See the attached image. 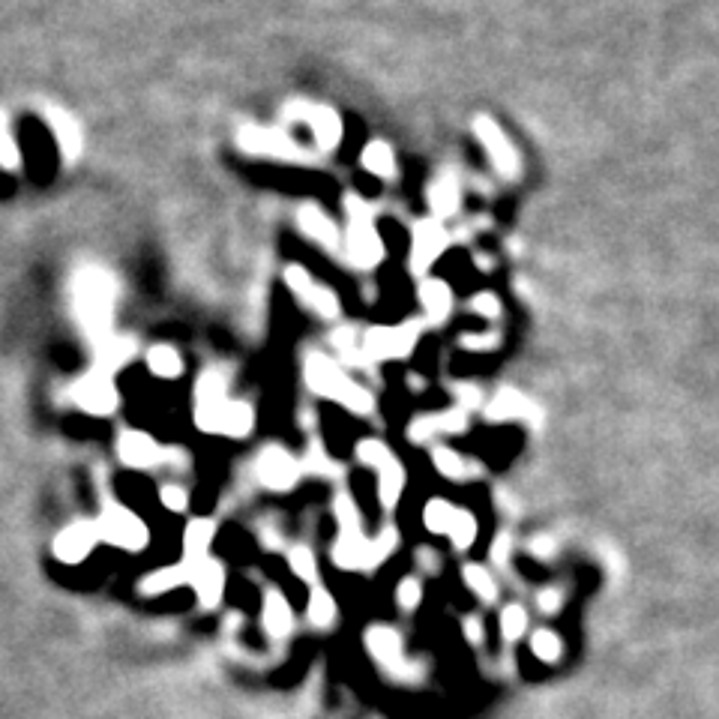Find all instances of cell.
Instances as JSON below:
<instances>
[{
  "label": "cell",
  "instance_id": "3",
  "mask_svg": "<svg viewBox=\"0 0 719 719\" xmlns=\"http://www.w3.org/2000/svg\"><path fill=\"white\" fill-rule=\"evenodd\" d=\"M303 375H306V387L327 399V402H339L345 411L357 414V417H372L375 414V396L360 384L354 381L339 360L321 354V351H312L306 354V363H303Z\"/></svg>",
  "mask_w": 719,
  "mask_h": 719
},
{
  "label": "cell",
  "instance_id": "40",
  "mask_svg": "<svg viewBox=\"0 0 719 719\" xmlns=\"http://www.w3.org/2000/svg\"><path fill=\"white\" fill-rule=\"evenodd\" d=\"M561 639L552 633V630H537L534 633V639H531V651H534V657L537 660H543V663H558L561 660Z\"/></svg>",
  "mask_w": 719,
  "mask_h": 719
},
{
  "label": "cell",
  "instance_id": "7",
  "mask_svg": "<svg viewBox=\"0 0 719 719\" xmlns=\"http://www.w3.org/2000/svg\"><path fill=\"white\" fill-rule=\"evenodd\" d=\"M282 120L285 123H303L312 132L315 147L321 153H333L342 144V117L330 105L309 102V99H291L282 108Z\"/></svg>",
  "mask_w": 719,
  "mask_h": 719
},
{
  "label": "cell",
  "instance_id": "34",
  "mask_svg": "<svg viewBox=\"0 0 719 719\" xmlns=\"http://www.w3.org/2000/svg\"><path fill=\"white\" fill-rule=\"evenodd\" d=\"M465 585L483 600V603H495L498 600V585L489 576V570H483L480 564H468L465 567Z\"/></svg>",
  "mask_w": 719,
  "mask_h": 719
},
{
  "label": "cell",
  "instance_id": "10",
  "mask_svg": "<svg viewBox=\"0 0 719 719\" xmlns=\"http://www.w3.org/2000/svg\"><path fill=\"white\" fill-rule=\"evenodd\" d=\"M96 528H99V537L123 552H141L147 543H150V531L147 525L132 513L126 510L123 504H114L108 501L96 519Z\"/></svg>",
  "mask_w": 719,
  "mask_h": 719
},
{
  "label": "cell",
  "instance_id": "23",
  "mask_svg": "<svg viewBox=\"0 0 719 719\" xmlns=\"http://www.w3.org/2000/svg\"><path fill=\"white\" fill-rule=\"evenodd\" d=\"M135 354H138V345H135V339L126 336V333H111V336H105L102 342L93 345L96 369L111 372V375H117L120 369H126V366L135 360Z\"/></svg>",
  "mask_w": 719,
  "mask_h": 719
},
{
  "label": "cell",
  "instance_id": "13",
  "mask_svg": "<svg viewBox=\"0 0 719 719\" xmlns=\"http://www.w3.org/2000/svg\"><path fill=\"white\" fill-rule=\"evenodd\" d=\"M471 126H474V135H477V141L483 144V150H486L492 168H495L504 180H516V177H519V168H522V159H519L516 147L510 144L507 132H504L489 114H477Z\"/></svg>",
  "mask_w": 719,
  "mask_h": 719
},
{
  "label": "cell",
  "instance_id": "32",
  "mask_svg": "<svg viewBox=\"0 0 719 719\" xmlns=\"http://www.w3.org/2000/svg\"><path fill=\"white\" fill-rule=\"evenodd\" d=\"M456 507L447 498H432L423 510V522L429 534H450L453 522H456Z\"/></svg>",
  "mask_w": 719,
  "mask_h": 719
},
{
  "label": "cell",
  "instance_id": "11",
  "mask_svg": "<svg viewBox=\"0 0 719 719\" xmlns=\"http://www.w3.org/2000/svg\"><path fill=\"white\" fill-rule=\"evenodd\" d=\"M453 234L447 231V225L435 216L414 222L411 231V255H408V267L414 276H426L432 270V264L447 252Z\"/></svg>",
  "mask_w": 719,
  "mask_h": 719
},
{
  "label": "cell",
  "instance_id": "33",
  "mask_svg": "<svg viewBox=\"0 0 719 719\" xmlns=\"http://www.w3.org/2000/svg\"><path fill=\"white\" fill-rule=\"evenodd\" d=\"M354 459H357L360 465L378 471V468H384L387 462H393L396 453H393L384 441H378V438H363V441L354 447Z\"/></svg>",
  "mask_w": 719,
  "mask_h": 719
},
{
  "label": "cell",
  "instance_id": "19",
  "mask_svg": "<svg viewBox=\"0 0 719 719\" xmlns=\"http://www.w3.org/2000/svg\"><path fill=\"white\" fill-rule=\"evenodd\" d=\"M42 117H45V123H48L54 141H57L60 156H63L66 162H75V159L81 156V150H84V135H81L78 120H75L66 108H60V105H45V108H42Z\"/></svg>",
  "mask_w": 719,
  "mask_h": 719
},
{
  "label": "cell",
  "instance_id": "41",
  "mask_svg": "<svg viewBox=\"0 0 719 719\" xmlns=\"http://www.w3.org/2000/svg\"><path fill=\"white\" fill-rule=\"evenodd\" d=\"M288 564H291L294 576H300L303 582H315L318 564H315L312 549H306V546H294V549L288 552Z\"/></svg>",
  "mask_w": 719,
  "mask_h": 719
},
{
  "label": "cell",
  "instance_id": "36",
  "mask_svg": "<svg viewBox=\"0 0 719 719\" xmlns=\"http://www.w3.org/2000/svg\"><path fill=\"white\" fill-rule=\"evenodd\" d=\"M306 309H312L315 315H321V318H327V321H333V318H339V312H342V303H339V297H336V291H330L327 285H315V291H312V297L306 300Z\"/></svg>",
  "mask_w": 719,
  "mask_h": 719
},
{
  "label": "cell",
  "instance_id": "42",
  "mask_svg": "<svg viewBox=\"0 0 719 719\" xmlns=\"http://www.w3.org/2000/svg\"><path fill=\"white\" fill-rule=\"evenodd\" d=\"M525 630H528V615H525V609H522V606H507V609L501 612V636L510 639V642H516Z\"/></svg>",
  "mask_w": 719,
  "mask_h": 719
},
{
  "label": "cell",
  "instance_id": "6",
  "mask_svg": "<svg viewBox=\"0 0 719 719\" xmlns=\"http://www.w3.org/2000/svg\"><path fill=\"white\" fill-rule=\"evenodd\" d=\"M396 543H399L396 528H384L381 537L375 540H366L363 534H339L330 555L333 564H339L342 570H375L393 555Z\"/></svg>",
  "mask_w": 719,
  "mask_h": 719
},
{
  "label": "cell",
  "instance_id": "28",
  "mask_svg": "<svg viewBox=\"0 0 719 719\" xmlns=\"http://www.w3.org/2000/svg\"><path fill=\"white\" fill-rule=\"evenodd\" d=\"M375 474H378V501H381V507L393 510V507L399 504L402 492H405V471H402L399 459L387 462V465L378 468Z\"/></svg>",
  "mask_w": 719,
  "mask_h": 719
},
{
  "label": "cell",
  "instance_id": "51",
  "mask_svg": "<svg viewBox=\"0 0 719 719\" xmlns=\"http://www.w3.org/2000/svg\"><path fill=\"white\" fill-rule=\"evenodd\" d=\"M492 558H495V564H507V561H510V537H498V540H495Z\"/></svg>",
  "mask_w": 719,
  "mask_h": 719
},
{
  "label": "cell",
  "instance_id": "15",
  "mask_svg": "<svg viewBox=\"0 0 719 719\" xmlns=\"http://www.w3.org/2000/svg\"><path fill=\"white\" fill-rule=\"evenodd\" d=\"M117 456L123 465L135 468V471H144V468H156V465H165L171 450L159 447V441L147 432H138V429H126L120 432L117 438Z\"/></svg>",
  "mask_w": 719,
  "mask_h": 719
},
{
  "label": "cell",
  "instance_id": "52",
  "mask_svg": "<svg viewBox=\"0 0 719 719\" xmlns=\"http://www.w3.org/2000/svg\"><path fill=\"white\" fill-rule=\"evenodd\" d=\"M540 609H543L546 615L558 612V609H561V594H558V591H543V594H540Z\"/></svg>",
  "mask_w": 719,
  "mask_h": 719
},
{
  "label": "cell",
  "instance_id": "2",
  "mask_svg": "<svg viewBox=\"0 0 719 719\" xmlns=\"http://www.w3.org/2000/svg\"><path fill=\"white\" fill-rule=\"evenodd\" d=\"M117 279L99 264H84L72 276V315L90 345L114 333Z\"/></svg>",
  "mask_w": 719,
  "mask_h": 719
},
{
  "label": "cell",
  "instance_id": "18",
  "mask_svg": "<svg viewBox=\"0 0 719 719\" xmlns=\"http://www.w3.org/2000/svg\"><path fill=\"white\" fill-rule=\"evenodd\" d=\"M468 429V411H462L459 405L447 408V411H438V414H423L417 417L411 426H408V438L414 444H426L432 438H441V435H459Z\"/></svg>",
  "mask_w": 719,
  "mask_h": 719
},
{
  "label": "cell",
  "instance_id": "25",
  "mask_svg": "<svg viewBox=\"0 0 719 719\" xmlns=\"http://www.w3.org/2000/svg\"><path fill=\"white\" fill-rule=\"evenodd\" d=\"M366 648L372 651V657L384 669H399L402 666V639H399V633H393L387 627H375L366 636Z\"/></svg>",
  "mask_w": 719,
  "mask_h": 719
},
{
  "label": "cell",
  "instance_id": "26",
  "mask_svg": "<svg viewBox=\"0 0 719 719\" xmlns=\"http://www.w3.org/2000/svg\"><path fill=\"white\" fill-rule=\"evenodd\" d=\"M144 363L150 369V375L162 378V381H174L183 375V354L174 345H150L144 351Z\"/></svg>",
  "mask_w": 719,
  "mask_h": 719
},
{
  "label": "cell",
  "instance_id": "45",
  "mask_svg": "<svg viewBox=\"0 0 719 719\" xmlns=\"http://www.w3.org/2000/svg\"><path fill=\"white\" fill-rule=\"evenodd\" d=\"M459 345L465 351H495L501 345V333L498 330H486V333H465L459 339Z\"/></svg>",
  "mask_w": 719,
  "mask_h": 719
},
{
  "label": "cell",
  "instance_id": "49",
  "mask_svg": "<svg viewBox=\"0 0 719 719\" xmlns=\"http://www.w3.org/2000/svg\"><path fill=\"white\" fill-rule=\"evenodd\" d=\"M303 468H306V471H312V474H327V477L339 474V465H333L321 447H309V459L303 462Z\"/></svg>",
  "mask_w": 719,
  "mask_h": 719
},
{
  "label": "cell",
  "instance_id": "31",
  "mask_svg": "<svg viewBox=\"0 0 719 719\" xmlns=\"http://www.w3.org/2000/svg\"><path fill=\"white\" fill-rule=\"evenodd\" d=\"M180 585H189V564H177V567H162L150 576H144L141 591L144 594H165L174 591Z\"/></svg>",
  "mask_w": 719,
  "mask_h": 719
},
{
  "label": "cell",
  "instance_id": "8",
  "mask_svg": "<svg viewBox=\"0 0 719 719\" xmlns=\"http://www.w3.org/2000/svg\"><path fill=\"white\" fill-rule=\"evenodd\" d=\"M423 336L420 321H405L399 327H369L363 333V354L372 363L384 360H408Z\"/></svg>",
  "mask_w": 719,
  "mask_h": 719
},
{
  "label": "cell",
  "instance_id": "14",
  "mask_svg": "<svg viewBox=\"0 0 719 719\" xmlns=\"http://www.w3.org/2000/svg\"><path fill=\"white\" fill-rule=\"evenodd\" d=\"M297 225H300V231H303L315 246H321L324 252H330V255L345 252V231L336 225V219H333L324 207H318V204H300V210H297Z\"/></svg>",
  "mask_w": 719,
  "mask_h": 719
},
{
  "label": "cell",
  "instance_id": "29",
  "mask_svg": "<svg viewBox=\"0 0 719 719\" xmlns=\"http://www.w3.org/2000/svg\"><path fill=\"white\" fill-rule=\"evenodd\" d=\"M291 609H288V600L279 594V591H270L267 600H264V630L273 636V639H285L291 633Z\"/></svg>",
  "mask_w": 719,
  "mask_h": 719
},
{
  "label": "cell",
  "instance_id": "38",
  "mask_svg": "<svg viewBox=\"0 0 719 719\" xmlns=\"http://www.w3.org/2000/svg\"><path fill=\"white\" fill-rule=\"evenodd\" d=\"M333 516L339 522V534H360V510L351 495H339L333 501Z\"/></svg>",
  "mask_w": 719,
  "mask_h": 719
},
{
  "label": "cell",
  "instance_id": "12",
  "mask_svg": "<svg viewBox=\"0 0 719 719\" xmlns=\"http://www.w3.org/2000/svg\"><path fill=\"white\" fill-rule=\"evenodd\" d=\"M303 471V462L276 444L264 447L255 459V480L270 492H291L303 480Z\"/></svg>",
  "mask_w": 719,
  "mask_h": 719
},
{
  "label": "cell",
  "instance_id": "39",
  "mask_svg": "<svg viewBox=\"0 0 719 719\" xmlns=\"http://www.w3.org/2000/svg\"><path fill=\"white\" fill-rule=\"evenodd\" d=\"M333 618H336V603L330 600V594L324 588H315L312 600H309V621L315 627H330Z\"/></svg>",
  "mask_w": 719,
  "mask_h": 719
},
{
  "label": "cell",
  "instance_id": "17",
  "mask_svg": "<svg viewBox=\"0 0 719 719\" xmlns=\"http://www.w3.org/2000/svg\"><path fill=\"white\" fill-rule=\"evenodd\" d=\"M99 528L96 522H72L54 537V558L63 564H81L99 543Z\"/></svg>",
  "mask_w": 719,
  "mask_h": 719
},
{
  "label": "cell",
  "instance_id": "5",
  "mask_svg": "<svg viewBox=\"0 0 719 719\" xmlns=\"http://www.w3.org/2000/svg\"><path fill=\"white\" fill-rule=\"evenodd\" d=\"M237 147L249 156H264V159H279V162H309V159H315V153L306 150L300 141H294L282 126L243 123L237 129Z\"/></svg>",
  "mask_w": 719,
  "mask_h": 719
},
{
  "label": "cell",
  "instance_id": "22",
  "mask_svg": "<svg viewBox=\"0 0 719 719\" xmlns=\"http://www.w3.org/2000/svg\"><path fill=\"white\" fill-rule=\"evenodd\" d=\"M417 297H420V306H423V312H426V324H432V327H441V324L450 318L453 306H456L453 288H450L444 279H438V276L423 279Z\"/></svg>",
  "mask_w": 719,
  "mask_h": 719
},
{
  "label": "cell",
  "instance_id": "46",
  "mask_svg": "<svg viewBox=\"0 0 719 719\" xmlns=\"http://www.w3.org/2000/svg\"><path fill=\"white\" fill-rule=\"evenodd\" d=\"M0 162H3V168L12 174V171H18V162H21V156H18V147H15V135H12V129H9V120L3 117V144H0Z\"/></svg>",
  "mask_w": 719,
  "mask_h": 719
},
{
  "label": "cell",
  "instance_id": "1",
  "mask_svg": "<svg viewBox=\"0 0 719 719\" xmlns=\"http://www.w3.org/2000/svg\"><path fill=\"white\" fill-rule=\"evenodd\" d=\"M195 426L204 435L246 438L255 429V408L243 399L228 396V372L207 369L195 381Z\"/></svg>",
  "mask_w": 719,
  "mask_h": 719
},
{
  "label": "cell",
  "instance_id": "30",
  "mask_svg": "<svg viewBox=\"0 0 719 719\" xmlns=\"http://www.w3.org/2000/svg\"><path fill=\"white\" fill-rule=\"evenodd\" d=\"M432 462L438 468V474H444L447 480H456V483H468V477L477 471L474 465L465 462V456H459L456 450L444 447V444H435L432 447Z\"/></svg>",
  "mask_w": 719,
  "mask_h": 719
},
{
  "label": "cell",
  "instance_id": "50",
  "mask_svg": "<svg viewBox=\"0 0 719 719\" xmlns=\"http://www.w3.org/2000/svg\"><path fill=\"white\" fill-rule=\"evenodd\" d=\"M465 636H468V642H471V645H480V642H483V636H486V630H483V621H480V618H465Z\"/></svg>",
  "mask_w": 719,
  "mask_h": 719
},
{
  "label": "cell",
  "instance_id": "47",
  "mask_svg": "<svg viewBox=\"0 0 719 719\" xmlns=\"http://www.w3.org/2000/svg\"><path fill=\"white\" fill-rule=\"evenodd\" d=\"M396 600H399V609L414 612V609L420 606V600H423V588H420V582H417V579H405V582H399V588H396Z\"/></svg>",
  "mask_w": 719,
  "mask_h": 719
},
{
  "label": "cell",
  "instance_id": "21",
  "mask_svg": "<svg viewBox=\"0 0 719 719\" xmlns=\"http://www.w3.org/2000/svg\"><path fill=\"white\" fill-rule=\"evenodd\" d=\"M186 564V561H183ZM189 585L195 588L201 606L213 609L219 600H222V591H225V570L219 561L213 558H204L198 564H189Z\"/></svg>",
  "mask_w": 719,
  "mask_h": 719
},
{
  "label": "cell",
  "instance_id": "43",
  "mask_svg": "<svg viewBox=\"0 0 719 719\" xmlns=\"http://www.w3.org/2000/svg\"><path fill=\"white\" fill-rule=\"evenodd\" d=\"M468 309H471L474 315H483V318H489V321H498L501 312H504V303H501L498 294H492V291H480L477 297H471Z\"/></svg>",
  "mask_w": 719,
  "mask_h": 719
},
{
  "label": "cell",
  "instance_id": "35",
  "mask_svg": "<svg viewBox=\"0 0 719 719\" xmlns=\"http://www.w3.org/2000/svg\"><path fill=\"white\" fill-rule=\"evenodd\" d=\"M282 279H285V285L291 288V294L306 306V300L312 297V291H315V279H312V273L306 270V267H300V264H288L285 267V273H282Z\"/></svg>",
  "mask_w": 719,
  "mask_h": 719
},
{
  "label": "cell",
  "instance_id": "48",
  "mask_svg": "<svg viewBox=\"0 0 719 719\" xmlns=\"http://www.w3.org/2000/svg\"><path fill=\"white\" fill-rule=\"evenodd\" d=\"M159 501H162V507H165V510H171V513H183V510H186V504H189V495H186V489H183V486H177V483H168V486H162V489H159Z\"/></svg>",
  "mask_w": 719,
  "mask_h": 719
},
{
  "label": "cell",
  "instance_id": "4",
  "mask_svg": "<svg viewBox=\"0 0 719 719\" xmlns=\"http://www.w3.org/2000/svg\"><path fill=\"white\" fill-rule=\"evenodd\" d=\"M345 258L354 270H375L387 258V246L375 228V207L360 195L345 198Z\"/></svg>",
  "mask_w": 719,
  "mask_h": 719
},
{
  "label": "cell",
  "instance_id": "9",
  "mask_svg": "<svg viewBox=\"0 0 719 719\" xmlns=\"http://www.w3.org/2000/svg\"><path fill=\"white\" fill-rule=\"evenodd\" d=\"M69 396H72L75 408L90 417H111L120 408V390L114 384V375L102 372L96 366L90 372H84L81 378H75Z\"/></svg>",
  "mask_w": 719,
  "mask_h": 719
},
{
  "label": "cell",
  "instance_id": "44",
  "mask_svg": "<svg viewBox=\"0 0 719 719\" xmlns=\"http://www.w3.org/2000/svg\"><path fill=\"white\" fill-rule=\"evenodd\" d=\"M453 393H456V405H459L462 411H468V414L477 411V408H486V405H483V390H480L477 384H471V381L456 384Z\"/></svg>",
  "mask_w": 719,
  "mask_h": 719
},
{
  "label": "cell",
  "instance_id": "16",
  "mask_svg": "<svg viewBox=\"0 0 719 719\" xmlns=\"http://www.w3.org/2000/svg\"><path fill=\"white\" fill-rule=\"evenodd\" d=\"M483 414H486L489 420H495V423H501V420H522V423L540 426V420H543L540 405H537L531 396H525L522 390H516V387H501V390L486 402Z\"/></svg>",
  "mask_w": 719,
  "mask_h": 719
},
{
  "label": "cell",
  "instance_id": "53",
  "mask_svg": "<svg viewBox=\"0 0 719 719\" xmlns=\"http://www.w3.org/2000/svg\"><path fill=\"white\" fill-rule=\"evenodd\" d=\"M531 549H534V555H537V558H543V561L555 555V543H552L549 537H540V540H534V543H531Z\"/></svg>",
  "mask_w": 719,
  "mask_h": 719
},
{
  "label": "cell",
  "instance_id": "20",
  "mask_svg": "<svg viewBox=\"0 0 719 719\" xmlns=\"http://www.w3.org/2000/svg\"><path fill=\"white\" fill-rule=\"evenodd\" d=\"M426 201H429V210L435 219H450L459 213L462 207V183L456 177V171H441L432 183H429V192H426Z\"/></svg>",
  "mask_w": 719,
  "mask_h": 719
},
{
  "label": "cell",
  "instance_id": "24",
  "mask_svg": "<svg viewBox=\"0 0 719 719\" xmlns=\"http://www.w3.org/2000/svg\"><path fill=\"white\" fill-rule=\"evenodd\" d=\"M360 162H363V168H366L372 177H378V180H396V174H399L396 153H393V147H390L387 141H381V138H372V141L363 147Z\"/></svg>",
  "mask_w": 719,
  "mask_h": 719
},
{
  "label": "cell",
  "instance_id": "37",
  "mask_svg": "<svg viewBox=\"0 0 719 719\" xmlns=\"http://www.w3.org/2000/svg\"><path fill=\"white\" fill-rule=\"evenodd\" d=\"M447 537H450V543H453L459 552L471 549L474 540H477V519H474V513L459 510V513H456V522H453V528H450Z\"/></svg>",
  "mask_w": 719,
  "mask_h": 719
},
{
  "label": "cell",
  "instance_id": "27",
  "mask_svg": "<svg viewBox=\"0 0 719 719\" xmlns=\"http://www.w3.org/2000/svg\"><path fill=\"white\" fill-rule=\"evenodd\" d=\"M213 537H216V525L210 519H192L186 525V534H183V552H186V564H198L204 558H210V546H213Z\"/></svg>",
  "mask_w": 719,
  "mask_h": 719
}]
</instances>
